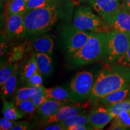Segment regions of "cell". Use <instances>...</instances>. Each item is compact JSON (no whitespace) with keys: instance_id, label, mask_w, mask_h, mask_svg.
Returning a JSON list of instances; mask_svg holds the SVG:
<instances>
[{"instance_id":"1","label":"cell","mask_w":130,"mask_h":130,"mask_svg":"<svg viewBox=\"0 0 130 130\" xmlns=\"http://www.w3.org/2000/svg\"><path fill=\"white\" fill-rule=\"evenodd\" d=\"M62 0L46 7L28 11L24 18L27 39L40 36L51 30L65 15Z\"/></svg>"},{"instance_id":"2","label":"cell","mask_w":130,"mask_h":130,"mask_svg":"<svg viewBox=\"0 0 130 130\" xmlns=\"http://www.w3.org/2000/svg\"><path fill=\"white\" fill-rule=\"evenodd\" d=\"M130 85V68L107 63L99 72L89 96L90 101H100L111 92Z\"/></svg>"},{"instance_id":"3","label":"cell","mask_w":130,"mask_h":130,"mask_svg":"<svg viewBox=\"0 0 130 130\" xmlns=\"http://www.w3.org/2000/svg\"><path fill=\"white\" fill-rule=\"evenodd\" d=\"M107 32H91L89 40L78 51L68 56L70 64L74 67L100 60L106 53Z\"/></svg>"},{"instance_id":"4","label":"cell","mask_w":130,"mask_h":130,"mask_svg":"<svg viewBox=\"0 0 130 130\" xmlns=\"http://www.w3.org/2000/svg\"><path fill=\"white\" fill-rule=\"evenodd\" d=\"M74 27L90 32H111L106 22L96 14L90 7L81 6L75 12L72 20Z\"/></svg>"},{"instance_id":"5","label":"cell","mask_w":130,"mask_h":130,"mask_svg":"<svg viewBox=\"0 0 130 130\" xmlns=\"http://www.w3.org/2000/svg\"><path fill=\"white\" fill-rule=\"evenodd\" d=\"M130 47V32H107L105 63H113Z\"/></svg>"},{"instance_id":"6","label":"cell","mask_w":130,"mask_h":130,"mask_svg":"<svg viewBox=\"0 0 130 130\" xmlns=\"http://www.w3.org/2000/svg\"><path fill=\"white\" fill-rule=\"evenodd\" d=\"M93 75L88 71L77 72L69 84L75 102H82L89 98L94 84Z\"/></svg>"},{"instance_id":"7","label":"cell","mask_w":130,"mask_h":130,"mask_svg":"<svg viewBox=\"0 0 130 130\" xmlns=\"http://www.w3.org/2000/svg\"><path fill=\"white\" fill-rule=\"evenodd\" d=\"M91 32L80 30L72 25L63 30L61 37L65 51L68 56L78 51L89 40Z\"/></svg>"},{"instance_id":"8","label":"cell","mask_w":130,"mask_h":130,"mask_svg":"<svg viewBox=\"0 0 130 130\" xmlns=\"http://www.w3.org/2000/svg\"><path fill=\"white\" fill-rule=\"evenodd\" d=\"M22 14L6 16L5 34L11 40H21L27 36V30Z\"/></svg>"},{"instance_id":"9","label":"cell","mask_w":130,"mask_h":130,"mask_svg":"<svg viewBox=\"0 0 130 130\" xmlns=\"http://www.w3.org/2000/svg\"><path fill=\"white\" fill-rule=\"evenodd\" d=\"M90 7L105 21L121 9L123 0H87Z\"/></svg>"},{"instance_id":"10","label":"cell","mask_w":130,"mask_h":130,"mask_svg":"<svg viewBox=\"0 0 130 130\" xmlns=\"http://www.w3.org/2000/svg\"><path fill=\"white\" fill-rule=\"evenodd\" d=\"M105 22L111 32H130V11L122 4L121 9Z\"/></svg>"},{"instance_id":"11","label":"cell","mask_w":130,"mask_h":130,"mask_svg":"<svg viewBox=\"0 0 130 130\" xmlns=\"http://www.w3.org/2000/svg\"><path fill=\"white\" fill-rule=\"evenodd\" d=\"M113 119L108 109L105 107H98L89 113V123L95 130L103 129Z\"/></svg>"},{"instance_id":"12","label":"cell","mask_w":130,"mask_h":130,"mask_svg":"<svg viewBox=\"0 0 130 130\" xmlns=\"http://www.w3.org/2000/svg\"><path fill=\"white\" fill-rule=\"evenodd\" d=\"M84 106L79 105H66L61 107L56 113L53 116H50L45 122L46 123H54V122H61L73 115H77L81 111H83Z\"/></svg>"},{"instance_id":"13","label":"cell","mask_w":130,"mask_h":130,"mask_svg":"<svg viewBox=\"0 0 130 130\" xmlns=\"http://www.w3.org/2000/svg\"><path fill=\"white\" fill-rule=\"evenodd\" d=\"M69 102L63 101L48 100L37 108V113L43 121L53 116L61 107L68 105Z\"/></svg>"},{"instance_id":"14","label":"cell","mask_w":130,"mask_h":130,"mask_svg":"<svg viewBox=\"0 0 130 130\" xmlns=\"http://www.w3.org/2000/svg\"><path fill=\"white\" fill-rule=\"evenodd\" d=\"M42 90L45 96L48 100L75 102L69 89V90H68L67 89L61 87V86H57V87H51V88H45L43 86Z\"/></svg>"},{"instance_id":"15","label":"cell","mask_w":130,"mask_h":130,"mask_svg":"<svg viewBox=\"0 0 130 130\" xmlns=\"http://www.w3.org/2000/svg\"><path fill=\"white\" fill-rule=\"evenodd\" d=\"M31 46L35 53H44L51 56L53 54L54 43L53 39L50 37L37 36L32 40Z\"/></svg>"},{"instance_id":"16","label":"cell","mask_w":130,"mask_h":130,"mask_svg":"<svg viewBox=\"0 0 130 130\" xmlns=\"http://www.w3.org/2000/svg\"><path fill=\"white\" fill-rule=\"evenodd\" d=\"M129 93L130 85L125 88L114 91L105 96L100 100V104L104 105H107V106L115 104L127 99L129 96Z\"/></svg>"},{"instance_id":"17","label":"cell","mask_w":130,"mask_h":130,"mask_svg":"<svg viewBox=\"0 0 130 130\" xmlns=\"http://www.w3.org/2000/svg\"><path fill=\"white\" fill-rule=\"evenodd\" d=\"M36 59L39 71L44 77H48L53 71V61L50 55L44 53L34 54Z\"/></svg>"},{"instance_id":"18","label":"cell","mask_w":130,"mask_h":130,"mask_svg":"<svg viewBox=\"0 0 130 130\" xmlns=\"http://www.w3.org/2000/svg\"><path fill=\"white\" fill-rule=\"evenodd\" d=\"M19 74V65L17 64L13 73L7 80L1 86V98L2 100H6L11 94L15 91L18 83V77Z\"/></svg>"},{"instance_id":"19","label":"cell","mask_w":130,"mask_h":130,"mask_svg":"<svg viewBox=\"0 0 130 130\" xmlns=\"http://www.w3.org/2000/svg\"><path fill=\"white\" fill-rule=\"evenodd\" d=\"M3 116L13 121L20 119L24 116V114L13 102L3 100L2 107Z\"/></svg>"},{"instance_id":"20","label":"cell","mask_w":130,"mask_h":130,"mask_svg":"<svg viewBox=\"0 0 130 130\" xmlns=\"http://www.w3.org/2000/svg\"><path fill=\"white\" fill-rule=\"evenodd\" d=\"M6 5V16L14 14L24 15L27 12V0H12Z\"/></svg>"},{"instance_id":"21","label":"cell","mask_w":130,"mask_h":130,"mask_svg":"<svg viewBox=\"0 0 130 130\" xmlns=\"http://www.w3.org/2000/svg\"><path fill=\"white\" fill-rule=\"evenodd\" d=\"M130 128V110L123 111L113 119L108 129H127Z\"/></svg>"},{"instance_id":"22","label":"cell","mask_w":130,"mask_h":130,"mask_svg":"<svg viewBox=\"0 0 130 130\" xmlns=\"http://www.w3.org/2000/svg\"><path fill=\"white\" fill-rule=\"evenodd\" d=\"M61 122L66 128V130H69L70 128L73 126L89 124V113H87L86 111H83L77 115L69 117Z\"/></svg>"},{"instance_id":"23","label":"cell","mask_w":130,"mask_h":130,"mask_svg":"<svg viewBox=\"0 0 130 130\" xmlns=\"http://www.w3.org/2000/svg\"><path fill=\"white\" fill-rule=\"evenodd\" d=\"M38 72L39 69L36 57L35 54H32L24 66L22 72L20 75L19 80L22 83H25L29 78Z\"/></svg>"},{"instance_id":"24","label":"cell","mask_w":130,"mask_h":130,"mask_svg":"<svg viewBox=\"0 0 130 130\" xmlns=\"http://www.w3.org/2000/svg\"><path fill=\"white\" fill-rule=\"evenodd\" d=\"M37 88L38 87L26 86V87H21L16 92L15 95H14L15 104L16 105L22 101L31 100L32 96L36 93Z\"/></svg>"},{"instance_id":"25","label":"cell","mask_w":130,"mask_h":130,"mask_svg":"<svg viewBox=\"0 0 130 130\" xmlns=\"http://www.w3.org/2000/svg\"><path fill=\"white\" fill-rule=\"evenodd\" d=\"M107 108L113 118H115L121 112L126 110H130V99L127 98L118 103L108 105L107 106Z\"/></svg>"},{"instance_id":"26","label":"cell","mask_w":130,"mask_h":130,"mask_svg":"<svg viewBox=\"0 0 130 130\" xmlns=\"http://www.w3.org/2000/svg\"><path fill=\"white\" fill-rule=\"evenodd\" d=\"M18 64L7 63L0 69V86H2L7 79L12 75Z\"/></svg>"},{"instance_id":"27","label":"cell","mask_w":130,"mask_h":130,"mask_svg":"<svg viewBox=\"0 0 130 130\" xmlns=\"http://www.w3.org/2000/svg\"><path fill=\"white\" fill-rule=\"evenodd\" d=\"M57 1L58 0H27V10L30 11L46 7Z\"/></svg>"},{"instance_id":"28","label":"cell","mask_w":130,"mask_h":130,"mask_svg":"<svg viewBox=\"0 0 130 130\" xmlns=\"http://www.w3.org/2000/svg\"><path fill=\"white\" fill-rule=\"evenodd\" d=\"M18 108L24 114L31 115L35 113L36 110H37L36 107L34 104V103L31 100H24L21 101L18 104H16Z\"/></svg>"},{"instance_id":"29","label":"cell","mask_w":130,"mask_h":130,"mask_svg":"<svg viewBox=\"0 0 130 130\" xmlns=\"http://www.w3.org/2000/svg\"><path fill=\"white\" fill-rule=\"evenodd\" d=\"M25 47V45H19V46L14 47L13 50L12 51L10 56L9 57L7 63H14L15 61L22 58L26 50Z\"/></svg>"},{"instance_id":"30","label":"cell","mask_w":130,"mask_h":130,"mask_svg":"<svg viewBox=\"0 0 130 130\" xmlns=\"http://www.w3.org/2000/svg\"><path fill=\"white\" fill-rule=\"evenodd\" d=\"M27 86L34 87H41L43 86V75L39 71L27 79L26 81Z\"/></svg>"},{"instance_id":"31","label":"cell","mask_w":130,"mask_h":130,"mask_svg":"<svg viewBox=\"0 0 130 130\" xmlns=\"http://www.w3.org/2000/svg\"><path fill=\"white\" fill-rule=\"evenodd\" d=\"M48 100V99L45 96L44 93H43V90H42V87H38L36 93L31 98V100L32 101L37 108L39 107L42 104L46 102Z\"/></svg>"},{"instance_id":"32","label":"cell","mask_w":130,"mask_h":130,"mask_svg":"<svg viewBox=\"0 0 130 130\" xmlns=\"http://www.w3.org/2000/svg\"><path fill=\"white\" fill-rule=\"evenodd\" d=\"M118 65L130 68V47L125 53L119 57L115 63Z\"/></svg>"},{"instance_id":"33","label":"cell","mask_w":130,"mask_h":130,"mask_svg":"<svg viewBox=\"0 0 130 130\" xmlns=\"http://www.w3.org/2000/svg\"><path fill=\"white\" fill-rule=\"evenodd\" d=\"M15 121L9 119L6 117L3 116L0 119V129L1 130H9L14 125Z\"/></svg>"},{"instance_id":"34","label":"cell","mask_w":130,"mask_h":130,"mask_svg":"<svg viewBox=\"0 0 130 130\" xmlns=\"http://www.w3.org/2000/svg\"><path fill=\"white\" fill-rule=\"evenodd\" d=\"M31 126L28 122L26 121H17L11 128V130H27L30 129Z\"/></svg>"},{"instance_id":"35","label":"cell","mask_w":130,"mask_h":130,"mask_svg":"<svg viewBox=\"0 0 130 130\" xmlns=\"http://www.w3.org/2000/svg\"><path fill=\"white\" fill-rule=\"evenodd\" d=\"M47 125H45L42 128V129L45 130H66V128L63 125L62 122H54L47 123Z\"/></svg>"},{"instance_id":"36","label":"cell","mask_w":130,"mask_h":130,"mask_svg":"<svg viewBox=\"0 0 130 130\" xmlns=\"http://www.w3.org/2000/svg\"><path fill=\"white\" fill-rule=\"evenodd\" d=\"M94 129L91 126L90 123L85 125H78L73 127L70 128L69 130H91Z\"/></svg>"},{"instance_id":"37","label":"cell","mask_w":130,"mask_h":130,"mask_svg":"<svg viewBox=\"0 0 130 130\" xmlns=\"http://www.w3.org/2000/svg\"><path fill=\"white\" fill-rule=\"evenodd\" d=\"M7 48V44L6 42L1 41V48H0V53H1V56H3L4 53H6Z\"/></svg>"},{"instance_id":"38","label":"cell","mask_w":130,"mask_h":130,"mask_svg":"<svg viewBox=\"0 0 130 130\" xmlns=\"http://www.w3.org/2000/svg\"><path fill=\"white\" fill-rule=\"evenodd\" d=\"M123 6L130 11V0H123Z\"/></svg>"},{"instance_id":"39","label":"cell","mask_w":130,"mask_h":130,"mask_svg":"<svg viewBox=\"0 0 130 130\" xmlns=\"http://www.w3.org/2000/svg\"><path fill=\"white\" fill-rule=\"evenodd\" d=\"M10 1H12V0H1V4H6L7 3L10 2Z\"/></svg>"},{"instance_id":"40","label":"cell","mask_w":130,"mask_h":130,"mask_svg":"<svg viewBox=\"0 0 130 130\" xmlns=\"http://www.w3.org/2000/svg\"><path fill=\"white\" fill-rule=\"evenodd\" d=\"M78 1H83V2H86V1H87V0H78Z\"/></svg>"},{"instance_id":"41","label":"cell","mask_w":130,"mask_h":130,"mask_svg":"<svg viewBox=\"0 0 130 130\" xmlns=\"http://www.w3.org/2000/svg\"><path fill=\"white\" fill-rule=\"evenodd\" d=\"M128 98H129V99H130V93H129V96H128Z\"/></svg>"}]
</instances>
